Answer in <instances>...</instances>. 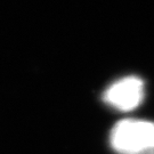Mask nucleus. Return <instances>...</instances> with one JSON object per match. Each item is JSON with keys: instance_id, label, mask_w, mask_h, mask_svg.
Masks as SVG:
<instances>
[{"instance_id": "1", "label": "nucleus", "mask_w": 154, "mask_h": 154, "mask_svg": "<svg viewBox=\"0 0 154 154\" xmlns=\"http://www.w3.org/2000/svg\"><path fill=\"white\" fill-rule=\"evenodd\" d=\"M110 144L118 154H154V122L136 119L116 122Z\"/></svg>"}, {"instance_id": "2", "label": "nucleus", "mask_w": 154, "mask_h": 154, "mask_svg": "<svg viewBox=\"0 0 154 154\" xmlns=\"http://www.w3.org/2000/svg\"><path fill=\"white\" fill-rule=\"evenodd\" d=\"M144 96V81L138 77L130 75L111 85L105 90L103 99L113 109L127 112L135 110L142 104Z\"/></svg>"}]
</instances>
